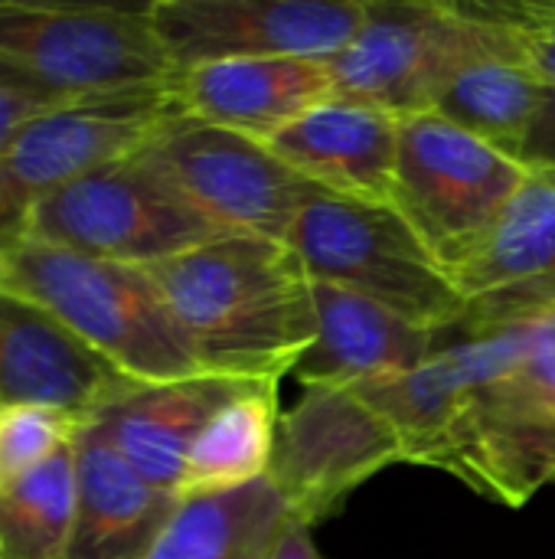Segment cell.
<instances>
[{
    "mask_svg": "<svg viewBox=\"0 0 555 559\" xmlns=\"http://www.w3.org/2000/svg\"><path fill=\"white\" fill-rule=\"evenodd\" d=\"M203 373H294L317 334L311 282L285 242L219 236L147 269Z\"/></svg>",
    "mask_w": 555,
    "mask_h": 559,
    "instance_id": "1",
    "label": "cell"
},
{
    "mask_svg": "<svg viewBox=\"0 0 555 559\" xmlns=\"http://www.w3.org/2000/svg\"><path fill=\"white\" fill-rule=\"evenodd\" d=\"M0 288L49 311L131 383L203 373L147 269L13 239L0 246Z\"/></svg>",
    "mask_w": 555,
    "mask_h": 559,
    "instance_id": "2",
    "label": "cell"
},
{
    "mask_svg": "<svg viewBox=\"0 0 555 559\" xmlns=\"http://www.w3.org/2000/svg\"><path fill=\"white\" fill-rule=\"evenodd\" d=\"M285 246L311 285L353 292L432 334L458 331L464 298L393 203L307 183Z\"/></svg>",
    "mask_w": 555,
    "mask_h": 559,
    "instance_id": "3",
    "label": "cell"
},
{
    "mask_svg": "<svg viewBox=\"0 0 555 559\" xmlns=\"http://www.w3.org/2000/svg\"><path fill=\"white\" fill-rule=\"evenodd\" d=\"M0 72L56 102L160 88L173 66L147 7L0 0Z\"/></svg>",
    "mask_w": 555,
    "mask_h": 559,
    "instance_id": "4",
    "label": "cell"
},
{
    "mask_svg": "<svg viewBox=\"0 0 555 559\" xmlns=\"http://www.w3.org/2000/svg\"><path fill=\"white\" fill-rule=\"evenodd\" d=\"M527 167L435 111L402 118L393 206L458 278L527 180Z\"/></svg>",
    "mask_w": 555,
    "mask_h": 559,
    "instance_id": "5",
    "label": "cell"
},
{
    "mask_svg": "<svg viewBox=\"0 0 555 559\" xmlns=\"http://www.w3.org/2000/svg\"><path fill=\"white\" fill-rule=\"evenodd\" d=\"M494 7L442 0H366L350 46L330 59L334 95L393 111H432L451 75L487 43Z\"/></svg>",
    "mask_w": 555,
    "mask_h": 559,
    "instance_id": "6",
    "label": "cell"
},
{
    "mask_svg": "<svg viewBox=\"0 0 555 559\" xmlns=\"http://www.w3.org/2000/svg\"><path fill=\"white\" fill-rule=\"evenodd\" d=\"M16 239L150 269L219 239V233L200 219L137 151L43 197L23 216Z\"/></svg>",
    "mask_w": 555,
    "mask_h": 559,
    "instance_id": "7",
    "label": "cell"
},
{
    "mask_svg": "<svg viewBox=\"0 0 555 559\" xmlns=\"http://www.w3.org/2000/svg\"><path fill=\"white\" fill-rule=\"evenodd\" d=\"M157 177L219 236L285 242L307 183L265 144L180 108L141 147Z\"/></svg>",
    "mask_w": 555,
    "mask_h": 559,
    "instance_id": "8",
    "label": "cell"
},
{
    "mask_svg": "<svg viewBox=\"0 0 555 559\" xmlns=\"http://www.w3.org/2000/svg\"><path fill=\"white\" fill-rule=\"evenodd\" d=\"M177 111L167 85L62 102L33 118L0 157V246L49 193L137 154Z\"/></svg>",
    "mask_w": 555,
    "mask_h": 559,
    "instance_id": "9",
    "label": "cell"
},
{
    "mask_svg": "<svg viewBox=\"0 0 555 559\" xmlns=\"http://www.w3.org/2000/svg\"><path fill=\"white\" fill-rule=\"evenodd\" d=\"M464 485L504 508L555 485V314L533 318L520 354L478 386Z\"/></svg>",
    "mask_w": 555,
    "mask_h": 559,
    "instance_id": "10",
    "label": "cell"
},
{
    "mask_svg": "<svg viewBox=\"0 0 555 559\" xmlns=\"http://www.w3.org/2000/svg\"><path fill=\"white\" fill-rule=\"evenodd\" d=\"M396 462H402L399 436L366 400L353 390L304 386L278 419L268 481L294 521L317 527Z\"/></svg>",
    "mask_w": 555,
    "mask_h": 559,
    "instance_id": "11",
    "label": "cell"
},
{
    "mask_svg": "<svg viewBox=\"0 0 555 559\" xmlns=\"http://www.w3.org/2000/svg\"><path fill=\"white\" fill-rule=\"evenodd\" d=\"M366 0H154L150 26L173 72L226 59H334Z\"/></svg>",
    "mask_w": 555,
    "mask_h": 559,
    "instance_id": "12",
    "label": "cell"
},
{
    "mask_svg": "<svg viewBox=\"0 0 555 559\" xmlns=\"http://www.w3.org/2000/svg\"><path fill=\"white\" fill-rule=\"evenodd\" d=\"M527 324L530 321L474 334L448 331L458 337L451 344L438 337L435 354L422 367L357 386L353 393L393 426L402 445V462L438 468L464 481L474 393L491 373L520 354Z\"/></svg>",
    "mask_w": 555,
    "mask_h": 559,
    "instance_id": "13",
    "label": "cell"
},
{
    "mask_svg": "<svg viewBox=\"0 0 555 559\" xmlns=\"http://www.w3.org/2000/svg\"><path fill=\"white\" fill-rule=\"evenodd\" d=\"M455 285L464 298L461 334L555 314V174H527Z\"/></svg>",
    "mask_w": 555,
    "mask_h": 559,
    "instance_id": "14",
    "label": "cell"
},
{
    "mask_svg": "<svg viewBox=\"0 0 555 559\" xmlns=\"http://www.w3.org/2000/svg\"><path fill=\"white\" fill-rule=\"evenodd\" d=\"M128 383L49 311L0 288V409L49 406L85 423Z\"/></svg>",
    "mask_w": 555,
    "mask_h": 559,
    "instance_id": "15",
    "label": "cell"
},
{
    "mask_svg": "<svg viewBox=\"0 0 555 559\" xmlns=\"http://www.w3.org/2000/svg\"><path fill=\"white\" fill-rule=\"evenodd\" d=\"M167 92L183 115L268 144L334 98V72L327 59H226L173 72Z\"/></svg>",
    "mask_w": 555,
    "mask_h": 559,
    "instance_id": "16",
    "label": "cell"
},
{
    "mask_svg": "<svg viewBox=\"0 0 555 559\" xmlns=\"http://www.w3.org/2000/svg\"><path fill=\"white\" fill-rule=\"evenodd\" d=\"M402 118L350 98H327L268 147L304 180L337 197L393 203Z\"/></svg>",
    "mask_w": 555,
    "mask_h": 559,
    "instance_id": "17",
    "label": "cell"
},
{
    "mask_svg": "<svg viewBox=\"0 0 555 559\" xmlns=\"http://www.w3.org/2000/svg\"><path fill=\"white\" fill-rule=\"evenodd\" d=\"M252 380L196 373L170 383H128L88 423L154 488L177 495L186 455L206 423ZM180 498V495H177Z\"/></svg>",
    "mask_w": 555,
    "mask_h": 559,
    "instance_id": "18",
    "label": "cell"
},
{
    "mask_svg": "<svg viewBox=\"0 0 555 559\" xmlns=\"http://www.w3.org/2000/svg\"><path fill=\"white\" fill-rule=\"evenodd\" d=\"M177 504L180 498L141 478L95 423H79L69 559H147Z\"/></svg>",
    "mask_w": 555,
    "mask_h": 559,
    "instance_id": "19",
    "label": "cell"
},
{
    "mask_svg": "<svg viewBox=\"0 0 555 559\" xmlns=\"http://www.w3.org/2000/svg\"><path fill=\"white\" fill-rule=\"evenodd\" d=\"M317 334L298 360L301 386L357 390L422 367L442 334H432L353 292L311 285Z\"/></svg>",
    "mask_w": 555,
    "mask_h": 559,
    "instance_id": "20",
    "label": "cell"
},
{
    "mask_svg": "<svg viewBox=\"0 0 555 559\" xmlns=\"http://www.w3.org/2000/svg\"><path fill=\"white\" fill-rule=\"evenodd\" d=\"M494 33L451 75L432 111L517 160L540 111L546 82L523 49L510 7H494Z\"/></svg>",
    "mask_w": 555,
    "mask_h": 559,
    "instance_id": "21",
    "label": "cell"
},
{
    "mask_svg": "<svg viewBox=\"0 0 555 559\" xmlns=\"http://www.w3.org/2000/svg\"><path fill=\"white\" fill-rule=\"evenodd\" d=\"M278 419V383H245V390H239L196 436L177 495H222L268 478Z\"/></svg>",
    "mask_w": 555,
    "mask_h": 559,
    "instance_id": "22",
    "label": "cell"
},
{
    "mask_svg": "<svg viewBox=\"0 0 555 559\" xmlns=\"http://www.w3.org/2000/svg\"><path fill=\"white\" fill-rule=\"evenodd\" d=\"M288 508L268 478L222 495L180 498L147 559H265Z\"/></svg>",
    "mask_w": 555,
    "mask_h": 559,
    "instance_id": "23",
    "label": "cell"
},
{
    "mask_svg": "<svg viewBox=\"0 0 555 559\" xmlns=\"http://www.w3.org/2000/svg\"><path fill=\"white\" fill-rule=\"evenodd\" d=\"M75 524V442L0 485V559H69Z\"/></svg>",
    "mask_w": 555,
    "mask_h": 559,
    "instance_id": "24",
    "label": "cell"
},
{
    "mask_svg": "<svg viewBox=\"0 0 555 559\" xmlns=\"http://www.w3.org/2000/svg\"><path fill=\"white\" fill-rule=\"evenodd\" d=\"M79 419L49 406L0 409V485L46 465L75 442Z\"/></svg>",
    "mask_w": 555,
    "mask_h": 559,
    "instance_id": "25",
    "label": "cell"
},
{
    "mask_svg": "<svg viewBox=\"0 0 555 559\" xmlns=\"http://www.w3.org/2000/svg\"><path fill=\"white\" fill-rule=\"evenodd\" d=\"M523 49L546 85H555V3H517L510 7Z\"/></svg>",
    "mask_w": 555,
    "mask_h": 559,
    "instance_id": "26",
    "label": "cell"
},
{
    "mask_svg": "<svg viewBox=\"0 0 555 559\" xmlns=\"http://www.w3.org/2000/svg\"><path fill=\"white\" fill-rule=\"evenodd\" d=\"M52 105H62L43 92H33L26 85H20L16 79L0 72V157L7 154V147L16 141V134L39 118L43 111H49Z\"/></svg>",
    "mask_w": 555,
    "mask_h": 559,
    "instance_id": "27",
    "label": "cell"
},
{
    "mask_svg": "<svg viewBox=\"0 0 555 559\" xmlns=\"http://www.w3.org/2000/svg\"><path fill=\"white\" fill-rule=\"evenodd\" d=\"M527 170H540V174H555V85H546L540 111L533 118V128L520 147L517 157Z\"/></svg>",
    "mask_w": 555,
    "mask_h": 559,
    "instance_id": "28",
    "label": "cell"
},
{
    "mask_svg": "<svg viewBox=\"0 0 555 559\" xmlns=\"http://www.w3.org/2000/svg\"><path fill=\"white\" fill-rule=\"evenodd\" d=\"M265 559H324V554L314 544V527H307L288 514Z\"/></svg>",
    "mask_w": 555,
    "mask_h": 559,
    "instance_id": "29",
    "label": "cell"
}]
</instances>
